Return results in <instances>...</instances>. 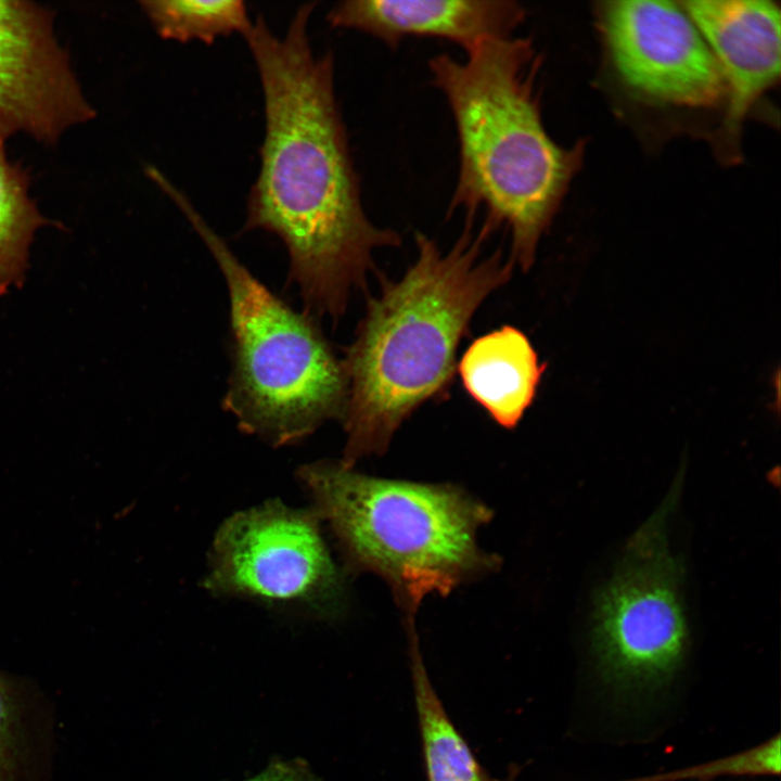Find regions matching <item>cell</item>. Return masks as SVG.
I'll list each match as a JSON object with an SVG mask.
<instances>
[{
  "label": "cell",
  "instance_id": "ac0fdd59",
  "mask_svg": "<svg viewBox=\"0 0 781 781\" xmlns=\"http://www.w3.org/2000/svg\"><path fill=\"white\" fill-rule=\"evenodd\" d=\"M245 781H319V779L303 760L277 759Z\"/></svg>",
  "mask_w": 781,
  "mask_h": 781
},
{
  "label": "cell",
  "instance_id": "52a82bcc",
  "mask_svg": "<svg viewBox=\"0 0 781 781\" xmlns=\"http://www.w3.org/2000/svg\"><path fill=\"white\" fill-rule=\"evenodd\" d=\"M316 512L270 501L238 512L217 532L204 580L216 594L329 609L341 579Z\"/></svg>",
  "mask_w": 781,
  "mask_h": 781
},
{
  "label": "cell",
  "instance_id": "4fadbf2b",
  "mask_svg": "<svg viewBox=\"0 0 781 781\" xmlns=\"http://www.w3.org/2000/svg\"><path fill=\"white\" fill-rule=\"evenodd\" d=\"M410 662L424 760L428 781H495L482 769L448 717L422 661L414 628Z\"/></svg>",
  "mask_w": 781,
  "mask_h": 781
},
{
  "label": "cell",
  "instance_id": "5b68a950",
  "mask_svg": "<svg viewBox=\"0 0 781 781\" xmlns=\"http://www.w3.org/2000/svg\"><path fill=\"white\" fill-rule=\"evenodd\" d=\"M165 194L184 215L227 284L231 373L222 407L239 427L273 446L300 441L342 419L347 377L315 317L295 310L236 258L176 185Z\"/></svg>",
  "mask_w": 781,
  "mask_h": 781
},
{
  "label": "cell",
  "instance_id": "6da1fadb",
  "mask_svg": "<svg viewBox=\"0 0 781 781\" xmlns=\"http://www.w3.org/2000/svg\"><path fill=\"white\" fill-rule=\"evenodd\" d=\"M316 5L298 7L283 35L260 15L243 35L265 108L260 166L244 231L278 236L305 311L337 321L351 292L375 269L373 253L398 246L401 239L374 225L362 205L335 93L333 53L317 54L308 35Z\"/></svg>",
  "mask_w": 781,
  "mask_h": 781
},
{
  "label": "cell",
  "instance_id": "8fae6325",
  "mask_svg": "<svg viewBox=\"0 0 781 781\" xmlns=\"http://www.w3.org/2000/svg\"><path fill=\"white\" fill-rule=\"evenodd\" d=\"M526 17L514 0H345L325 18L331 27L355 29L389 48L407 37H432L461 46L509 38Z\"/></svg>",
  "mask_w": 781,
  "mask_h": 781
},
{
  "label": "cell",
  "instance_id": "2e32d148",
  "mask_svg": "<svg viewBox=\"0 0 781 781\" xmlns=\"http://www.w3.org/2000/svg\"><path fill=\"white\" fill-rule=\"evenodd\" d=\"M139 5L164 40L212 44L220 37L244 35L252 20L241 0H142Z\"/></svg>",
  "mask_w": 781,
  "mask_h": 781
},
{
  "label": "cell",
  "instance_id": "277c9868",
  "mask_svg": "<svg viewBox=\"0 0 781 781\" xmlns=\"http://www.w3.org/2000/svg\"><path fill=\"white\" fill-rule=\"evenodd\" d=\"M354 568L382 577L411 618L422 599L446 596L496 566L476 535L491 512L459 488L385 479L341 462L298 471Z\"/></svg>",
  "mask_w": 781,
  "mask_h": 781
},
{
  "label": "cell",
  "instance_id": "7c38bea8",
  "mask_svg": "<svg viewBox=\"0 0 781 781\" xmlns=\"http://www.w3.org/2000/svg\"><path fill=\"white\" fill-rule=\"evenodd\" d=\"M545 369L528 337L508 324L475 338L459 362L468 394L505 428L532 405Z\"/></svg>",
  "mask_w": 781,
  "mask_h": 781
},
{
  "label": "cell",
  "instance_id": "5bb4252c",
  "mask_svg": "<svg viewBox=\"0 0 781 781\" xmlns=\"http://www.w3.org/2000/svg\"><path fill=\"white\" fill-rule=\"evenodd\" d=\"M28 185L27 174L8 158L0 141V296L24 278L34 235L49 222Z\"/></svg>",
  "mask_w": 781,
  "mask_h": 781
},
{
  "label": "cell",
  "instance_id": "9c48e42d",
  "mask_svg": "<svg viewBox=\"0 0 781 781\" xmlns=\"http://www.w3.org/2000/svg\"><path fill=\"white\" fill-rule=\"evenodd\" d=\"M94 116L56 41L52 11L0 0V141L24 132L52 144Z\"/></svg>",
  "mask_w": 781,
  "mask_h": 781
},
{
  "label": "cell",
  "instance_id": "e0dca14e",
  "mask_svg": "<svg viewBox=\"0 0 781 781\" xmlns=\"http://www.w3.org/2000/svg\"><path fill=\"white\" fill-rule=\"evenodd\" d=\"M780 734L740 753L681 769L623 781H713L724 777L780 774Z\"/></svg>",
  "mask_w": 781,
  "mask_h": 781
},
{
  "label": "cell",
  "instance_id": "ba28073f",
  "mask_svg": "<svg viewBox=\"0 0 781 781\" xmlns=\"http://www.w3.org/2000/svg\"><path fill=\"white\" fill-rule=\"evenodd\" d=\"M598 21L618 76L642 98L689 107L727 100L718 62L680 2L605 1Z\"/></svg>",
  "mask_w": 781,
  "mask_h": 781
},
{
  "label": "cell",
  "instance_id": "7a4b0ae2",
  "mask_svg": "<svg viewBox=\"0 0 781 781\" xmlns=\"http://www.w3.org/2000/svg\"><path fill=\"white\" fill-rule=\"evenodd\" d=\"M473 221L448 252L415 233V261L369 297L354 341L342 358L347 400L341 463L353 468L383 453L402 422L449 386L456 355L482 303L511 278L502 253L482 256L491 231Z\"/></svg>",
  "mask_w": 781,
  "mask_h": 781
},
{
  "label": "cell",
  "instance_id": "30bf717a",
  "mask_svg": "<svg viewBox=\"0 0 781 781\" xmlns=\"http://www.w3.org/2000/svg\"><path fill=\"white\" fill-rule=\"evenodd\" d=\"M721 69L727 112L721 153L737 156L742 123L754 102L780 76V9L769 0L682 1Z\"/></svg>",
  "mask_w": 781,
  "mask_h": 781
},
{
  "label": "cell",
  "instance_id": "8992f818",
  "mask_svg": "<svg viewBox=\"0 0 781 781\" xmlns=\"http://www.w3.org/2000/svg\"><path fill=\"white\" fill-rule=\"evenodd\" d=\"M680 483L676 479L662 505L633 534L596 598L592 646L598 667L606 683L623 691L667 683L688 650L683 567L666 535Z\"/></svg>",
  "mask_w": 781,
  "mask_h": 781
},
{
  "label": "cell",
  "instance_id": "3957f363",
  "mask_svg": "<svg viewBox=\"0 0 781 781\" xmlns=\"http://www.w3.org/2000/svg\"><path fill=\"white\" fill-rule=\"evenodd\" d=\"M541 57L529 37L486 40L463 61L439 54L428 62L434 87L454 120L459 170L449 214L511 234V261L530 268L579 170L585 144L555 143L545 128L537 89Z\"/></svg>",
  "mask_w": 781,
  "mask_h": 781
},
{
  "label": "cell",
  "instance_id": "9a60e30c",
  "mask_svg": "<svg viewBox=\"0 0 781 781\" xmlns=\"http://www.w3.org/2000/svg\"><path fill=\"white\" fill-rule=\"evenodd\" d=\"M34 693L0 671V781H41L42 737Z\"/></svg>",
  "mask_w": 781,
  "mask_h": 781
}]
</instances>
